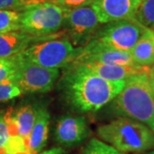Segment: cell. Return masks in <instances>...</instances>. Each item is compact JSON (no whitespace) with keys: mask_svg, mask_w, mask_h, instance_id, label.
<instances>
[{"mask_svg":"<svg viewBox=\"0 0 154 154\" xmlns=\"http://www.w3.org/2000/svg\"><path fill=\"white\" fill-rule=\"evenodd\" d=\"M98 76L80 63H72L60 80L68 103L80 112L98 111L110 103L125 86Z\"/></svg>","mask_w":154,"mask_h":154,"instance_id":"cell-1","label":"cell"},{"mask_svg":"<svg viewBox=\"0 0 154 154\" xmlns=\"http://www.w3.org/2000/svg\"><path fill=\"white\" fill-rule=\"evenodd\" d=\"M111 102L118 115L150 126L154 122V94L149 74L128 78L124 88Z\"/></svg>","mask_w":154,"mask_h":154,"instance_id":"cell-2","label":"cell"},{"mask_svg":"<svg viewBox=\"0 0 154 154\" xmlns=\"http://www.w3.org/2000/svg\"><path fill=\"white\" fill-rule=\"evenodd\" d=\"M99 137L122 152L141 153L154 149V132L142 122L121 116L97 129Z\"/></svg>","mask_w":154,"mask_h":154,"instance_id":"cell-3","label":"cell"},{"mask_svg":"<svg viewBox=\"0 0 154 154\" xmlns=\"http://www.w3.org/2000/svg\"><path fill=\"white\" fill-rule=\"evenodd\" d=\"M83 47H76L68 38L59 37L33 45L23 51L22 57L39 66L57 69L69 66L82 54Z\"/></svg>","mask_w":154,"mask_h":154,"instance_id":"cell-4","label":"cell"},{"mask_svg":"<svg viewBox=\"0 0 154 154\" xmlns=\"http://www.w3.org/2000/svg\"><path fill=\"white\" fill-rule=\"evenodd\" d=\"M67 11L52 2L29 5L21 12V31L34 36L56 34L64 25Z\"/></svg>","mask_w":154,"mask_h":154,"instance_id":"cell-5","label":"cell"},{"mask_svg":"<svg viewBox=\"0 0 154 154\" xmlns=\"http://www.w3.org/2000/svg\"><path fill=\"white\" fill-rule=\"evenodd\" d=\"M146 28L137 22L127 20L106 23L99 28L94 38L84 47L130 51Z\"/></svg>","mask_w":154,"mask_h":154,"instance_id":"cell-6","label":"cell"},{"mask_svg":"<svg viewBox=\"0 0 154 154\" xmlns=\"http://www.w3.org/2000/svg\"><path fill=\"white\" fill-rule=\"evenodd\" d=\"M59 75V69L39 66L24 59L21 55L18 69L13 80L22 93H46L54 87Z\"/></svg>","mask_w":154,"mask_h":154,"instance_id":"cell-7","label":"cell"},{"mask_svg":"<svg viewBox=\"0 0 154 154\" xmlns=\"http://www.w3.org/2000/svg\"><path fill=\"white\" fill-rule=\"evenodd\" d=\"M98 16L91 5L67 11L64 27L72 44L84 47L100 28Z\"/></svg>","mask_w":154,"mask_h":154,"instance_id":"cell-8","label":"cell"},{"mask_svg":"<svg viewBox=\"0 0 154 154\" xmlns=\"http://www.w3.org/2000/svg\"><path fill=\"white\" fill-rule=\"evenodd\" d=\"M87 119L82 116H63L57 120L54 130L57 143L73 147L85 141L90 134Z\"/></svg>","mask_w":154,"mask_h":154,"instance_id":"cell-9","label":"cell"},{"mask_svg":"<svg viewBox=\"0 0 154 154\" xmlns=\"http://www.w3.org/2000/svg\"><path fill=\"white\" fill-rule=\"evenodd\" d=\"M140 2L141 0H93L91 6L101 24L123 20L135 22V13Z\"/></svg>","mask_w":154,"mask_h":154,"instance_id":"cell-10","label":"cell"},{"mask_svg":"<svg viewBox=\"0 0 154 154\" xmlns=\"http://www.w3.org/2000/svg\"><path fill=\"white\" fill-rule=\"evenodd\" d=\"M57 37V34L34 36L24 33L21 30L0 33V58L21 54L33 45Z\"/></svg>","mask_w":154,"mask_h":154,"instance_id":"cell-11","label":"cell"},{"mask_svg":"<svg viewBox=\"0 0 154 154\" xmlns=\"http://www.w3.org/2000/svg\"><path fill=\"white\" fill-rule=\"evenodd\" d=\"M77 63L82 64L98 76L110 82H125L130 77L139 75L150 74L151 72V69L149 67L140 66L137 64L130 66H122L104 64L96 62H83Z\"/></svg>","mask_w":154,"mask_h":154,"instance_id":"cell-12","label":"cell"},{"mask_svg":"<svg viewBox=\"0 0 154 154\" xmlns=\"http://www.w3.org/2000/svg\"><path fill=\"white\" fill-rule=\"evenodd\" d=\"M75 62H96L104 64L122 66H130L135 64L132 59L130 51L107 48L88 49L83 47L82 54L77 57Z\"/></svg>","mask_w":154,"mask_h":154,"instance_id":"cell-13","label":"cell"},{"mask_svg":"<svg viewBox=\"0 0 154 154\" xmlns=\"http://www.w3.org/2000/svg\"><path fill=\"white\" fill-rule=\"evenodd\" d=\"M49 124V111L45 107L37 108L34 124L28 141V149L31 154L39 153L45 147L48 140Z\"/></svg>","mask_w":154,"mask_h":154,"instance_id":"cell-14","label":"cell"},{"mask_svg":"<svg viewBox=\"0 0 154 154\" xmlns=\"http://www.w3.org/2000/svg\"><path fill=\"white\" fill-rule=\"evenodd\" d=\"M134 63L137 65L149 67L154 64V31L146 28L137 43L130 51Z\"/></svg>","mask_w":154,"mask_h":154,"instance_id":"cell-15","label":"cell"},{"mask_svg":"<svg viewBox=\"0 0 154 154\" xmlns=\"http://www.w3.org/2000/svg\"><path fill=\"white\" fill-rule=\"evenodd\" d=\"M36 110L37 109H35L33 105H26L18 109L17 112L14 114L18 134L22 139H24L27 144L30 133L32 131L36 117Z\"/></svg>","mask_w":154,"mask_h":154,"instance_id":"cell-16","label":"cell"},{"mask_svg":"<svg viewBox=\"0 0 154 154\" xmlns=\"http://www.w3.org/2000/svg\"><path fill=\"white\" fill-rule=\"evenodd\" d=\"M134 21L146 28L154 26V0H141L135 13Z\"/></svg>","mask_w":154,"mask_h":154,"instance_id":"cell-17","label":"cell"},{"mask_svg":"<svg viewBox=\"0 0 154 154\" xmlns=\"http://www.w3.org/2000/svg\"><path fill=\"white\" fill-rule=\"evenodd\" d=\"M21 30V12L0 10V33Z\"/></svg>","mask_w":154,"mask_h":154,"instance_id":"cell-18","label":"cell"},{"mask_svg":"<svg viewBox=\"0 0 154 154\" xmlns=\"http://www.w3.org/2000/svg\"><path fill=\"white\" fill-rule=\"evenodd\" d=\"M21 61V54L0 58V83L13 78Z\"/></svg>","mask_w":154,"mask_h":154,"instance_id":"cell-19","label":"cell"},{"mask_svg":"<svg viewBox=\"0 0 154 154\" xmlns=\"http://www.w3.org/2000/svg\"><path fill=\"white\" fill-rule=\"evenodd\" d=\"M83 154H124L97 138H92L83 148Z\"/></svg>","mask_w":154,"mask_h":154,"instance_id":"cell-20","label":"cell"},{"mask_svg":"<svg viewBox=\"0 0 154 154\" xmlns=\"http://www.w3.org/2000/svg\"><path fill=\"white\" fill-rule=\"evenodd\" d=\"M22 94L21 89L13 78L0 83V103L17 98Z\"/></svg>","mask_w":154,"mask_h":154,"instance_id":"cell-21","label":"cell"},{"mask_svg":"<svg viewBox=\"0 0 154 154\" xmlns=\"http://www.w3.org/2000/svg\"><path fill=\"white\" fill-rule=\"evenodd\" d=\"M92 1L93 0H51L50 2L54 3L67 11H70L82 6L89 5L92 4Z\"/></svg>","mask_w":154,"mask_h":154,"instance_id":"cell-22","label":"cell"},{"mask_svg":"<svg viewBox=\"0 0 154 154\" xmlns=\"http://www.w3.org/2000/svg\"><path fill=\"white\" fill-rule=\"evenodd\" d=\"M28 5L25 0H0V10L23 11Z\"/></svg>","mask_w":154,"mask_h":154,"instance_id":"cell-23","label":"cell"},{"mask_svg":"<svg viewBox=\"0 0 154 154\" xmlns=\"http://www.w3.org/2000/svg\"><path fill=\"white\" fill-rule=\"evenodd\" d=\"M10 137V131L5 113L0 114V149H2Z\"/></svg>","mask_w":154,"mask_h":154,"instance_id":"cell-24","label":"cell"},{"mask_svg":"<svg viewBox=\"0 0 154 154\" xmlns=\"http://www.w3.org/2000/svg\"><path fill=\"white\" fill-rule=\"evenodd\" d=\"M37 154H64V150L63 149V147L57 146V147H52L46 151H42L41 152Z\"/></svg>","mask_w":154,"mask_h":154,"instance_id":"cell-25","label":"cell"},{"mask_svg":"<svg viewBox=\"0 0 154 154\" xmlns=\"http://www.w3.org/2000/svg\"><path fill=\"white\" fill-rule=\"evenodd\" d=\"M149 82H150V85H151V88L152 89L154 94V72L151 70L150 74H149Z\"/></svg>","mask_w":154,"mask_h":154,"instance_id":"cell-26","label":"cell"},{"mask_svg":"<svg viewBox=\"0 0 154 154\" xmlns=\"http://www.w3.org/2000/svg\"><path fill=\"white\" fill-rule=\"evenodd\" d=\"M27 2L28 5H33V4H38V3H42V2H50L51 0H25Z\"/></svg>","mask_w":154,"mask_h":154,"instance_id":"cell-27","label":"cell"},{"mask_svg":"<svg viewBox=\"0 0 154 154\" xmlns=\"http://www.w3.org/2000/svg\"><path fill=\"white\" fill-rule=\"evenodd\" d=\"M0 154H11V153H9L8 152H6V150L4 147L2 149H0Z\"/></svg>","mask_w":154,"mask_h":154,"instance_id":"cell-28","label":"cell"},{"mask_svg":"<svg viewBox=\"0 0 154 154\" xmlns=\"http://www.w3.org/2000/svg\"><path fill=\"white\" fill-rule=\"evenodd\" d=\"M140 154H154V150L152 151H147V152H141Z\"/></svg>","mask_w":154,"mask_h":154,"instance_id":"cell-29","label":"cell"},{"mask_svg":"<svg viewBox=\"0 0 154 154\" xmlns=\"http://www.w3.org/2000/svg\"><path fill=\"white\" fill-rule=\"evenodd\" d=\"M149 128H151V129H152V130L154 132V122L152 123V124H151V125H150V126H149Z\"/></svg>","mask_w":154,"mask_h":154,"instance_id":"cell-30","label":"cell"},{"mask_svg":"<svg viewBox=\"0 0 154 154\" xmlns=\"http://www.w3.org/2000/svg\"><path fill=\"white\" fill-rule=\"evenodd\" d=\"M151 70H152V72H154V65H153V68H152V69Z\"/></svg>","mask_w":154,"mask_h":154,"instance_id":"cell-31","label":"cell"}]
</instances>
